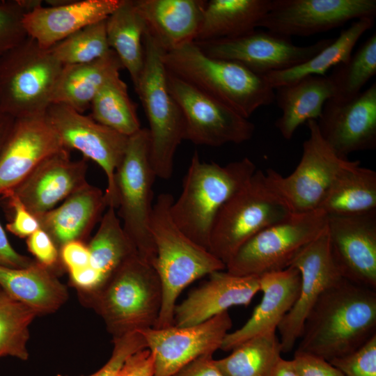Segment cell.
Listing matches in <instances>:
<instances>
[{"instance_id":"39","label":"cell","mask_w":376,"mask_h":376,"mask_svg":"<svg viewBox=\"0 0 376 376\" xmlns=\"http://www.w3.org/2000/svg\"><path fill=\"white\" fill-rule=\"evenodd\" d=\"M49 52L63 65L90 63L110 50L106 33V19L88 25L58 42Z\"/></svg>"},{"instance_id":"44","label":"cell","mask_w":376,"mask_h":376,"mask_svg":"<svg viewBox=\"0 0 376 376\" xmlns=\"http://www.w3.org/2000/svg\"><path fill=\"white\" fill-rule=\"evenodd\" d=\"M3 195L8 198L9 204L14 210V218L6 225L8 230L19 237L27 238L40 228L37 218L25 207L15 194L8 191Z\"/></svg>"},{"instance_id":"42","label":"cell","mask_w":376,"mask_h":376,"mask_svg":"<svg viewBox=\"0 0 376 376\" xmlns=\"http://www.w3.org/2000/svg\"><path fill=\"white\" fill-rule=\"evenodd\" d=\"M112 342L113 348L109 360L97 371L87 376H116L118 370L130 355L140 350L147 348L146 340L139 331L113 338Z\"/></svg>"},{"instance_id":"30","label":"cell","mask_w":376,"mask_h":376,"mask_svg":"<svg viewBox=\"0 0 376 376\" xmlns=\"http://www.w3.org/2000/svg\"><path fill=\"white\" fill-rule=\"evenodd\" d=\"M272 0L206 1L195 42L233 38L258 28Z\"/></svg>"},{"instance_id":"10","label":"cell","mask_w":376,"mask_h":376,"mask_svg":"<svg viewBox=\"0 0 376 376\" xmlns=\"http://www.w3.org/2000/svg\"><path fill=\"white\" fill-rule=\"evenodd\" d=\"M327 214L321 210L292 214L246 242L226 264L237 276H260L288 268L306 246L324 232Z\"/></svg>"},{"instance_id":"25","label":"cell","mask_w":376,"mask_h":376,"mask_svg":"<svg viewBox=\"0 0 376 376\" xmlns=\"http://www.w3.org/2000/svg\"><path fill=\"white\" fill-rule=\"evenodd\" d=\"M146 31L165 52L195 41L206 3L204 0H134Z\"/></svg>"},{"instance_id":"28","label":"cell","mask_w":376,"mask_h":376,"mask_svg":"<svg viewBox=\"0 0 376 376\" xmlns=\"http://www.w3.org/2000/svg\"><path fill=\"white\" fill-rule=\"evenodd\" d=\"M281 116L275 126L287 140L309 120H318L325 102L334 97V88L328 76L309 75L274 89Z\"/></svg>"},{"instance_id":"12","label":"cell","mask_w":376,"mask_h":376,"mask_svg":"<svg viewBox=\"0 0 376 376\" xmlns=\"http://www.w3.org/2000/svg\"><path fill=\"white\" fill-rule=\"evenodd\" d=\"M169 90L184 118V140L218 147L251 139L255 125L248 118L166 71Z\"/></svg>"},{"instance_id":"26","label":"cell","mask_w":376,"mask_h":376,"mask_svg":"<svg viewBox=\"0 0 376 376\" xmlns=\"http://www.w3.org/2000/svg\"><path fill=\"white\" fill-rule=\"evenodd\" d=\"M107 208L104 193L87 183L61 205L36 218L59 250L71 241L85 242Z\"/></svg>"},{"instance_id":"9","label":"cell","mask_w":376,"mask_h":376,"mask_svg":"<svg viewBox=\"0 0 376 376\" xmlns=\"http://www.w3.org/2000/svg\"><path fill=\"white\" fill-rule=\"evenodd\" d=\"M156 178L150 157L148 130L141 128L129 136L125 155L115 173L116 210L137 254L150 265L155 257L150 222Z\"/></svg>"},{"instance_id":"6","label":"cell","mask_w":376,"mask_h":376,"mask_svg":"<svg viewBox=\"0 0 376 376\" xmlns=\"http://www.w3.org/2000/svg\"><path fill=\"white\" fill-rule=\"evenodd\" d=\"M143 71L134 87L149 123L150 157L157 178L172 177L175 151L184 140L181 109L171 94L163 63L165 52L146 31Z\"/></svg>"},{"instance_id":"51","label":"cell","mask_w":376,"mask_h":376,"mask_svg":"<svg viewBox=\"0 0 376 376\" xmlns=\"http://www.w3.org/2000/svg\"><path fill=\"white\" fill-rule=\"evenodd\" d=\"M272 376H299L292 360L280 359L274 370Z\"/></svg>"},{"instance_id":"43","label":"cell","mask_w":376,"mask_h":376,"mask_svg":"<svg viewBox=\"0 0 376 376\" xmlns=\"http://www.w3.org/2000/svg\"><path fill=\"white\" fill-rule=\"evenodd\" d=\"M29 251L43 266L54 269L60 261L59 250L50 236L39 228L26 238Z\"/></svg>"},{"instance_id":"36","label":"cell","mask_w":376,"mask_h":376,"mask_svg":"<svg viewBox=\"0 0 376 376\" xmlns=\"http://www.w3.org/2000/svg\"><path fill=\"white\" fill-rule=\"evenodd\" d=\"M90 115L97 123L130 136L141 127L136 106L120 76L107 82L93 98Z\"/></svg>"},{"instance_id":"24","label":"cell","mask_w":376,"mask_h":376,"mask_svg":"<svg viewBox=\"0 0 376 376\" xmlns=\"http://www.w3.org/2000/svg\"><path fill=\"white\" fill-rule=\"evenodd\" d=\"M300 280L299 270L292 266L259 276L260 304L242 327L226 334L220 349L232 350L253 337L276 331L298 297Z\"/></svg>"},{"instance_id":"46","label":"cell","mask_w":376,"mask_h":376,"mask_svg":"<svg viewBox=\"0 0 376 376\" xmlns=\"http://www.w3.org/2000/svg\"><path fill=\"white\" fill-rule=\"evenodd\" d=\"M116 376H155L152 354L147 348L134 352L125 360Z\"/></svg>"},{"instance_id":"16","label":"cell","mask_w":376,"mask_h":376,"mask_svg":"<svg viewBox=\"0 0 376 376\" xmlns=\"http://www.w3.org/2000/svg\"><path fill=\"white\" fill-rule=\"evenodd\" d=\"M327 216L329 252L341 276L376 290V210Z\"/></svg>"},{"instance_id":"1","label":"cell","mask_w":376,"mask_h":376,"mask_svg":"<svg viewBox=\"0 0 376 376\" xmlns=\"http://www.w3.org/2000/svg\"><path fill=\"white\" fill-rule=\"evenodd\" d=\"M376 335V290L344 278L327 288L308 313L295 352L327 361Z\"/></svg>"},{"instance_id":"32","label":"cell","mask_w":376,"mask_h":376,"mask_svg":"<svg viewBox=\"0 0 376 376\" xmlns=\"http://www.w3.org/2000/svg\"><path fill=\"white\" fill-rule=\"evenodd\" d=\"M146 31L145 21L134 0H123L106 19L109 46L128 71L134 87L138 84L144 65Z\"/></svg>"},{"instance_id":"41","label":"cell","mask_w":376,"mask_h":376,"mask_svg":"<svg viewBox=\"0 0 376 376\" xmlns=\"http://www.w3.org/2000/svg\"><path fill=\"white\" fill-rule=\"evenodd\" d=\"M329 362L345 376H376V335L354 352Z\"/></svg>"},{"instance_id":"14","label":"cell","mask_w":376,"mask_h":376,"mask_svg":"<svg viewBox=\"0 0 376 376\" xmlns=\"http://www.w3.org/2000/svg\"><path fill=\"white\" fill-rule=\"evenodd\" d=\"M332 40L321 39L309 45L298 46L290 37L256 29L233 38L194 42L210 57L235 61L264 75L308 61Z\"/></svg>"},{"instance_id":"40","label":"cell","mask_w":376,"mask_h":376,"mask_svg":"<svg viewBox=\"0 0 376 376\" xmlns=\"http://www.w3.org/2000/svg\"><path fill=\"white\" fill-rule=\"evenodd\" d=\"M26 13L20 0H0V57L27 38L22 22Z\"/></svg>"},{"instance_id":"5","label":"cell","mask_w":376,"mask_h":376,"mask_svg":"<svg viewBox=\"0 0 376 376\" xmlns=\"http://www.w3.org/2000/svg\"><path fill=\"white\" fill-rule=\"evenodd\" d=\"M256 170L248 157L221 166L202 162L195 151L180 195L170 207L173 221L189 239L208 250L217 212Z\"/></svg>"},{"instance_id":"21","label":"cell","mask_w":376,"mask_h":376,"mask_svg":"<svg viewBox=\"0 0 376 376\" xmlns=\"http://www.w3.org/2000/svg\"><path fill=\"white\" fill-rule=\"evenodd\" d=\"M87 171L86 159L72 160L65 150L45 159L8 191L36 217L86 185Z\"/></svg>"},{"instance_id":"22","label":"cell","mask_w":376,"mask_h":376,"mask_svg":"<svg viewBox=\"0 0 376 376\" xmlns=\"http://www.w3.org/2000/svg\"><path fill=\"white\" fill-rule=\"evenodd\" d=\"M208 276L203 284L175 305L173 325H196L228 311L230 307L246 306L260 291L259 276H237L226 270L217 271Z\"/></svg>"},{"instance_id":"2","label":"cell","mask_w":376,"mask_h":376,"mask_svg":"<svg viewBox=\"0 0 376 376\" xmlns=\"http://www.w3.org/2000/svg\"><path fill=\"white\" fill-rule=\"evenodd\" d=\"M174 198L160 194L152 207L150 229L155 247L151 265L159 279L162 300L153 328L173 325L177 299L194 281L212 272L226 269V265L207 249L189 239L173 221L170 207Z\"/></svg>"},{"instance_id":"3","label":"cell","mask_w":376,"mask_h":376,"mask_svg":"<svg viewBox=\"0 0 376 376\" xmlns=\"http://www.w3.org/2000/svg\"><path fill=\"white\" fill-rule=\"evenodd\" d=\"M81 303L101 317L113 338L155 327L162 306V285L152 266L137 253L121 264Z\"/></svg>"},{"instance_id":"50","label":"cell","mask_w":376,"mask_h":376,"mask_svg":"<svg viewBox=\"0 0 376 376\" xmlns=\"http://www.w3.org/2000/svg\"><path fill=\"white\" fill-rule=\"evenodd\" d=\"M15 118L0 110V155L5 146Z\"/></svg>"},{"instance_id":"20","label":"cell","mask_w":376,"mask_h":376,"mask_svg":"<svg viewBox=\"0 0 376 376\" xmlns=\"http://www.w3.org/2000/svg\"><path fill=\"white\" fill-rule=\"evenodd\" d=\"M68 150L45 116L15 118L0 155V195L47 157Z\"/></svg>"},{"instance_id":"18","label":"cell","mask_w":376,"mask_h":376,"mask_svg":"<svg viewBox=\"0 0 376 376\" xmlns=\"http://www.w3.org/2000/svg\"><path fill=\"white\" fill-rule=\"evenodd\" d=\"M290 266L299 270L301 280L296 301L277 327L284 353L290 352L299 339L305 320L320 295L343 278L331 257L326 228L299 252Z\"/></svg>"},{"instance_id":"17","label":"cell","mask_w":376,"mask_h":376,"mask_svg":"<svg viewBox=\"0 0 376 376\" xmlns=\"http://www.w3.org/2000/svg\"><path fill=\"white\" fill-rule=\"evenodd\" d=\"M232 324L226 311L193 326L173 325L139 332L153 355L155 376H170L198 357L220 349Z\"/></svg>"},{"instance_id":"35","label":"cell","mask_w":376,"mask_h":376,"mask_svg":"<svg viewBox=\"0 0 376 376\" xmlns=\"http://www.w3.org/2000/svg\"><path fill=\"white\" fill-rule=\"evenodd\" d=\"M116 210L112 207L107 208L97 230L87 244L90 265L102 276L104 281L127 259L137 253Z\"/></svg>"},{"instance_id":"8","label":"cell","mask_w":376,"mask_h":376,"mask_svg":"<svg viewBox=\"0 0 376 376\" xmlns=\"http://www.w3.org/2000/svg\"><path fill=\"white\" fill-rule=\"evenodd\" d=\"M62 68L27 36L0 57V110L15 118L45 116Z\"/></svg>"},{"instance_id":"49","label":"cell","mask_w":376,"mask_h":376,"mask_svg":"<svg viewBox=\"0 0 376 376\" xmlns=\"http://www.w3.org/2000/svg\"><path fill=\"white\" fill-rule=\"evenodd\" d=\"M33 262L34 260L13 249L0 224V266L20 269L29 267Z\"/></svg>"},{"instance_id":"31","label":"cell","mask_w":376,"mask_h":376,"mask_svg":"<svg viewBox=\"0 0 376 376\" xmlns=\"http://www.w3.org/2000/svg\"><path fill=\"white\" fill-rule=\"evenodd\" d=\"M319 210L327 215L354 214L376 210V172L351 161L339 171Z\"/></svg>"},{"instance_id":"11","label":"cell","mask_w":376,"mask_h":376,"mask_svg":"<svg viewBox=\"0 0 376 376\" xmlns=\"http://www.w3.org/2000/svg\"><path fill=\"white\" fill-rule=\"evenodd\" d=\"M306 125L309 136L303 143L302 155L294 171L285 177L272 169L265 172L292 214L318 209L334 178L350 161L324 141L316 120H309Z\"/></svg>"},{"instance_id":"15","label":"cell","mask_w":376,"mask_h":376,"mask_svg":"<svg viewBox=\"0 0 376 376\" xmlns=\"http://www.w3.org/2000/svg\"><path fill=\"white\" fill-rule=\"evenodd\" d=\"M375 15V0H272L258 27L290 38L309 36Z\"/></svg>"},{"instance_id":"47","label":"cell","mask_w":376,"mask_h":376,"mask_svg":"<svg viewBox=\"0 0 376 376\" xmlns=\"http://www.w3.org/2000/svg\"><path fill=\"white\" fill-rule=\"evenodd\" d=\"M60 262L68 271L85 267L90 265L88 245L82 241H71L59 249Z\"/></svg>"},{"instance_id":"45","label":"cell","mask_w":376,"mask_h":376,"mask_svg":"<svg viewBox=\"0 0 376 376\" xmlns=\"http://www.w3.org/2000/svg\"><path fill=\"white\" fill-rule=\"evenodd\" d=\"M292 362L299 376H345L329 361L308 354L295 352Z\"/></svg>"},{"instance_id":"29","label":"cell","mask_w":376,"mask_h":376,"mask_svg":"<svg viewBox=\"0 0 376 376\" xmlns=\"http://www.w3.org/2000/svg\"><path fill=\"white\" fill-rule=\"evenodd\" d=\"M123 68L112 49L94 61L64 65L54 87L52 103L63 104L83 113L90 108L99 91L120 76Z\"/></svg>"},{"instance_id":"19","label":"cell","mask_w":376,"mask_h":376,"mask_svg":"<svg viewBox=\"0 0 376 376\" xmlns=\"http://www.w3.org/2000/svg\"><path fill=\"white\" fill-rule=\"evenodd\" d=\"M324 141L339 155L376 148V83L347 101L328 100L316 120Z\"/></svg>"},{"instance_id":"48","label":"cell","mask_w":376,"mask_h":376,"mask_svg":"<svg viewBox=\"0 0 376 376\" xmlns=\"http://www.w3.org/2000/svg\"><path fill=\"white\" fill-rule=\"evenodd\" d=\"M170 376H224L218 368L213 354H203Z\"/></svg>"},{"instance_id":"34","label":"cell","mask_w":376,"mask_h":376,"mask_svg":"<svg viewBox=\"0 0 376 376\" xmlns=\"http://www.w3.org/2000/svg\"><path fill=\"white\" fill-rule=\"evenodd\" d=\"M281 354L279 338L271 331L243 342L215 363L224 376H272Z\"/></svg>"},{"instance_id":"23","label":"cell","mask_w":376,"mask_h":376,"mask_svg":"<svg viewBox=\"0 0 376 376\" xmlns=\"http://www.w3.org/2000/svg\"><path fill=\"white\" fill-rule=\"evenodd\" d=\"M123 0L66 1L58 6H38L24 14L29 37L49 49L77 31L105 20Z\"/></svg>"},{"instance_id":"33","label":"cell","mask_w":376,"mask_h":376,"mask_svg":"<svg viewBox=\"0 0 376 376\" xmlns=\"http://www.w3.org/2000/svg\"><path fill=\"white\" fill-rule=\"evenodd\" d=\"M375 18L366 17L355 20L338 38L308 61L290 68L270 72L263 75L267 82L275 89L294 83L309 75L326 76L331 68L347 61L362 35L374 26Z\"/></svg>"},{"instance_id":"52","label":"cell","mask_w":376,"mask_h":376,"mask_svg":"<svg viewBox=\"0 0 376 376\" xmlns=\"http://www.w3.org/2000/svg\"><path fill=\"white\" fill-rule=\"evenodd\" d=\"M5 291L3 290V288L0 286V296Z\"/></svg>"},{"instance_id":"13","label":"cell","mask_w":376,"mask_h":376,"mask_svg":"<svg viewBox=\"0 0 376 376\" xmlns=\"http://www.w3.org/2000/svg\"><path fill=\"white\" fill-rule=\"evenodd\" d=\"M45 116L65 148L79 150L83 157L94 161L104 171L107 180V205L116 210L115 173L125 155L129 136L63 104L52 103Z\"/></svg>"},{"instance_id":"7","label":"cell","mask_w":376,"mask_h":376,"mask_svg":"<svg viewBox=\"0 0 376 376\" xmlns=\"http://www.w3.org/2000/svg\"><path fill=\"white\" fill-rule=\"evenodd\" d=\"M292 214L265 173L256 170L217 212L208 251L226 265L253 235Z\"/></svg>"},{"instance_id":"38","label":"cell","mask_w":376,"mask_h":376,"mask_svg":"<svg viewBox=\"0 0 376 376\" xmlns=\"http://www.w3.org/2000/svg\"><path fill=\"white\" fill-rule=\"evenodd\" d=\"M37 316L32 308L6 292L0 296V358L28 359L29 326Z\"/></svg>"},{"instance_id":"37","label":"cell","mask_w":376,"mask_h":376,"mask_svg":"<svg viewBox=\"0 0 376 376\" xmlns=\"http://www.w3.org/2000/svg\"><path fill=\"white\" fill-rule=\"evenodd\" d=\"M376 75V33H373L350 58L333 68L328 76L334 88L332 100H350L361 92Z\"/></svg>"},{"instance_id":"4","label":"cell","mask_w":376,"mask_h":376,"mask_svg":"<svg viewBox=\"0 0 376 376\" xmlns=\"http://www.w3.org/2000/svg\"><path fill=\"white\" fill-rule=\"evenodd\" d=\"M163 63L168 72L244 118L274 102V89L263 75L237 62L210 57L194 42L164 52Z\"/></svg>"},{"instance_id":"27","label":"cell","mask_w":376,"mask_h":376,"mask_svg":"<svg viewBox=\"0 0 376 376\" xmlns=\"http://www.w3.org/2000/svg\"><path fill=\"white\" fill-rule=\"evenodd\" d=\"M0 286L38 315L57 311L67 301L69 295L54 270L36 260L25 268L0 266Z\"/></svg>"}]
</instances>
